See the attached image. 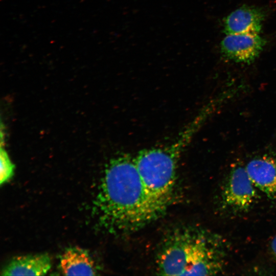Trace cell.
<instances>
[{"label": "cell", "instance_id": "6da1fadb", "mask_svg": "<svg viewBox=\"0 0 276 276\" xmlns=\"http://www.w3.org/2000/svg\"><path fill=\"white\" fill-rule=\"evenodd\" d=\"M165 210L146 189L134 157L122 154L108 162L94 200L101 227L113 234L130 233L154 221Z\"/></svg>", "mask_w": 276, "mask_h": 276}, {"label": "cell", "instance_id": "7a4b0ae2", "mask_svg": "<svg viewBox=\"0 0 276 276\" xmlns=\"http://www.w3.org/2000/svg\"><path fill=\"white\" fill-rule=\"evenodd\" d=\"M221 237L204 228L185 226L172 231L156 259L164 275H212L225 268L226 248Z\"/></svg>", "mask_w": 276, "mask_h": 276}, {"label": "cell", "instance_id": "3957f363", "mask_svg": "<svg viewBox=\"0 0 276 276\" xmlns=\"http://www.w3.org/2000/svg\"><path fill=\"white\" fill-rule=\"evenodd\" d=\"M180 157L165 146L142 150L134 157L146 189L165 209L172 198Z\"/></svg>", "mask_w": 276, "mask_h": 276}, {"label": "cell", "instance_id": "277c9868", "mask_svg": "<svg viewBox=\"0 0 276 276\" xmlns=\"http://www.w3.org/2000/svg\"><path fill=\"white\" fill-rule=\"evenodd\" d=\"M257 189L249 178L245 166L233 165L221 192L220 206L231 213L249 211L258 199Z\"/></svg>", "mask_w": 276, "mask_h": 276}, {"label": "cell", "instance_id": "5b68a950", "mask_svg": "<svg viewBox=\"0 0 276 276\" xmlns=\"http://www.w3.org/2000/svg\"><path fill=\"white\" fill-rule=\"evenodd\" d=\"M245 167L256 188L269 199L276 201V149L255 155Z\"/></svg>", "mask_w": 276, "mask_h": 276}, {"label": "cell", "instance_id": "8992f818", "mask_svg": "<svg viewBox=\"0 0 276 276\" xmlns=\"http://www.w3.org/2000/svg\"><path fill=\"white\" fill-rule=\"evenodd\" d=\"M265 44V39L259 34H227L221 42V52L231 61L250 63L258 57Z\"/></svg>", "mask_w": 276, "mask_h": 276}, {"label": "cell", "instance_id": "52a82bcc", "mask_svg": "<svg viewBox=\"0 0 276 276\" xmlns=\"http://www.w3.org/2000/svg\"><path fill=\"white\" fill-rule=\"evenodd\" d=\"M265 14L260 8L242 6L228 15L224 20V32L227 34H259L261 30Z\"/></svg>", "mask_w": 276, "mask_h": 276}, {"label": "cell", "instance_id": "ba28073f", "mask_svg": "<svg viewBox=\"0 0 276 276\" xmlns=\"http://www.w3.org/2000/svg\"><path fill=\"white\" fill-rule=\"evenodd\" d=\"M51 267V260L45 254L14 258L3 269L2 275H43Z\"/></svg>", "mask_w": 276, "mask_h": 276}, {"label": "cell", "instance_id": "9c48e42d", "mask_svg": "<svg viewBox=\"0 0 276 276\" xmlns=\"http://www.w3.org/2000/svg\"><path fill=\"white\" fill-rule=\"evenodd\" d=\"M60 268L65 275H94L98 271L87 251L78 247L68 248L62 254Z\"/></svg>", "mask_w": 276, "mask_h": 276}, {"label": "cell", "instance_id": "30bf717a", "mask_svg": "<svg viewBox=\"0 0 276 276\" xmlns=\"http://www.w3.org/2000/svg\"><path fill=\"white\" fill-rule=\"evenodd\" d=\"M0 184L2 185L12 177L14 166L6 151L2 147L0 151Z\"/></svg>", "mask_w": 276, "mask_h": 276}, {"label": "cell", "instance_id": "8fae6325", "mask_svg": "<svg viewBox=\"0 0 276 276\" xmlns=\"http://www.w3.org/2000/svg\"><path fill=\"white\" fill-rule=\"evenodd\" d=\"M270 247L272 252L276 259V236H274L271 241Z\"/></svg>", "mask_w": 276, "mask_h": 276}]
</instances>
